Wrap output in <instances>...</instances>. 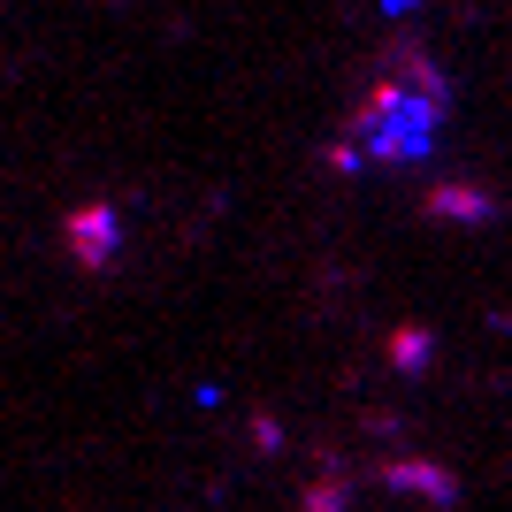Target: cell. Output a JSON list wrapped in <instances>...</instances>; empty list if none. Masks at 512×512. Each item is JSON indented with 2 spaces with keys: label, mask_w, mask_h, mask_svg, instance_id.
Here are the masks:
<instances>
[{
  "label": "cell",
  "mask_w": 512,
  "mask_h": 512,
  "mask_svg": "<svg viewBox=\"0 0 512 512\" xmlns=\"http://www.w3.org/2000/svg\"><path fill=\"white\" fill-rule=\"evenodd\" d=\"M451 123V77L428 46H390V62L375 69V85L360 92L352 123L337 138V169H413L436 153Z\"/></svg>",
  "instance_id": "obj_1"
}]
</instances>
